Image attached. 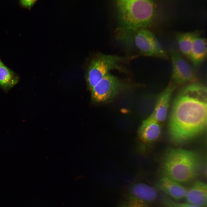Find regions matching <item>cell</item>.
Returning a JSON list of instances; mask_svg holds the SVG:
<instances>
[{
	"instance_id": "obj_1",
	"label": "cell",
	"mask_w": 207,
	"mask_h": 207,
	"mask_svg": "<svg viewBox=\"0 0 207 207\" xmlns=\"http://www.w3.org/2000/svg\"><path fill=\"white\" fill-rule=\"evenodd\" d=\"M207 115L206 87L196 82L189 83L173 102L168 123L172 140L182 143L199 134L206 127Z\"/></svg>"
},
{
	"instance_id": "obj_2",
	"label": "cell",
	"mask_w": 207,
	"mask_h": 207,
	"mask_svg": "<svg viewBox=\"0 0 207 207\" xmlns=\"http://www.w3.org/2000/svg\"><path fill=\"white\" fill-rule=\"evenodd\" d=\"M117 39L126 46L133 43L134 36L141 29H147L153 23L156 4L151 0H117L114 1Z\"/></svg>"
},
{
	"instance_id": "obj_3",
	"label": "cell",
	"mask_w": 207,
	"mask_h": 207,
	"mask_svg": "<svg viewBox=\"0 0 207 207\" xmlns=\"http://www.w3.org/2000/svg\"><path fill=\"white\" fill-rule=\"evenodd\" d=\"M199 164L198 157L194 152L181 149L171 150L164 159L163 176L180 183H187L197 176Z\"/></svg>"
},
{
	"instance_id": "obj_4",
	"label": "cell",
	"mask_w": 207,
	"mask_h": 207,
	"mask_svg": "<svg viewBox=\"0 0 207 207\" xmlns=\"http://www.w3.org/2000/svg\"><path fill=\"white\" fill-rule=\"evenodd\" d=\"M157 196L154 187L143 182H133L122 192L117 207H151Z\"/></svg>"
},
{
	"instance_id": "obj_5",
	"label": "cell",
	"mask_w": 207,
	"mask_h": 207,
	"mask_svg": "<svg viewBox=\"0 0 207 207\" xmlns=\"http://www.w3.org/2000/svg\"><path fill=\"white\" fill-rule=\"evenodd\" d=\"M125 58L115 55L98 53L93 58L88 68L87 80L91 89L103 78L113 69L122 71L120 62Z\"/></svg>"
},
{
	"instance_id": "obj_6",
	"label": "cell",
	"mask_w": 207,
	"mask_h": 207,
	"mask_svg": "<svg viewBox=\"0 0 207 207\" xmlns=\"http://www.w3.org/2000/svg\"><path fill=\"white\" fill-rule=\"evenodd\" d=\"M130 85L109 73L91 89V98L97 103L106 102L112 99L129 88Z\"/></svg>"
},
{
	"instance_id": "obj_7",
	"label": "cell",
	"mask_w": 207,
	"mask_h": 207,
	"mask_svg": "<svg viewBox=\"0 0 207 207\" xmlns=\"http://www.w3.org/2000/svg\"><path fill=\"white\" fill-rule=\"evenodd\" d=\"M172 65L170 83L176 88L187 83L196 82V77L193 68L177 50H170Z\"/></svg>"
},
{
	"instance_id": "obj_8",
	"label": "cell",
	"mask_w": 207,
	"mask_h": 207,
	"mask_svg": "<svg viewBox=\"0 0 207 207\" xmlns=\"http://www.w3.org/2000/svg\"><path fill=\"white\" fill-rule=\"evenodd\" d=\"M134 43L142 55L166 59L168 55L154 34L147 29L138 30L135 34Z\"/></svg>"
},
{
	"instance_id": "obj_9",
	"label": "cell",
	"mask_w": 207,
	"mask_h": 207,
	"mask_svg": "<svg viewBox=\"0 0 207 207\" xmlns=\"http://www.w3.org/2000/svg\"><path fill=\"white\" fill-rule=\"evenodd\" d=\"M176 87L170 82L159 96L154 110L147 119L158 123L166 118L172 94Z\"/></svg>"
},
{
	"instance_id": "obj_10",
	"label": "cell",
	"mask_w": 207,
	"mask_h": 207,
	"mask_svg": "<svg viewBox=\"0 0 207 207\" xmlns=\"http://www.w3.org/2000/svg\"><path fill=\"white\" fill-rule=\"evenodd\" d=\"M156 186L166 195L177 200L185 198L187 190V188L181 183L164 176L158 182Z\"/></svg>"
},
{
	"instance_id": "obj_11",
	"label": "cell",
	"mask_w": 207,
	"mask_h": 207,
	"mask_svg": "<svg viewBox=\"0 0 207 207\" xmlns=\"http://www.w3.org/2000/svg\"><path fill=\"white\" fill-rule=\"evenodd\" d=\"M185 198L187 203L200 207H207V184L200 181H196L187 189Z\"/></svg>"
},
{
	"instance_id": "obj_12",
	"label": "cell",
	"mask_w": 207,
	"mask_h": 207,
	"mask_svg": "<svg viewBox=\"0 0 207 207\" xmlns=\"http://www.w3.org/2000/svg\"><path fill=\"white\" fill-rule=\"evenodd\" d=\"M161 130L159 123L147 119L143 122L139 129L138 135L143 141L151 142L159 137Z\"/></svg>"
},
{
	"instance_id": "obj_13",
	"label": "cell",
	"mask_w": 207,
	"mask_h": 207,
	"mask_svg": "<svg viewBox=\"0 0 207 207\" xmlns=\"http://www.w3.org/2000/svg\"><path fill=\"white\" fill-rule=\"evenodd\" d=\"M206 55V40L199 37L194 42L189 58L194 66L197 67L205 60Z\"/></svg>"
},
{
	"instance_id": "obj_14",
	"label": "cell",
	"mask_w": 207,
	"mask_h": 207,
	"mask_svg": "<svg viewBox=\"0 0 207 207\" xmlns=\"http://www.w3.org/2000/svg\"><path fill=\"white\" fill-rule=\"evenodd\" d=\"M200 32L198 31L179 33L177 34L179 52L181 54L189 58L194 42L197 38L200 37Z\"/></svg>"
},
{
	"instance_id": "obj_15",
	"label": "cell",
	"mask_w": 207,
	"mask_h": 207,
	"mask_svg": "<svg viewBox=\"0 0 207 207\" xmlns=\"http://www.w3.org/2000/svg\"><path fill=\"white\" fill-rule=\"evenodd\" d=\"M16 81L14 74L0 59V85L7 87L14 85Z\"/></svg>"
},
{
	"instance_id": "obj_16",
	"label": "cell",
	"mask_w": 207,
	"mask_h": 207,
	"mask_svg": "<svg viewBox=\"0 0 207 207\" xmlns=\"http://www.w3.org/2000/svg\"><path fill=\"white\" fill-rule=\"evenodd\" d=\"M161 201L165 207H200L187 202H178L166 195L162 196Z\"/></svg>"
},
{
	"instance_id": "obj_17",
	"label": "cell",
	"mask_w": 207,
	"mask_h": 207,
	"mask_svg": "<svg viewBox=\"0 0 207 207\" xmlns=\"http://www.w3.org/2000/svg\"><path fill=\"white\" fill-rule=\"evenodd\" d=\"M36 1L35 0H22L21 3L24 6L30 7L33 5Z\"/></svg>"
}]
</instances>
